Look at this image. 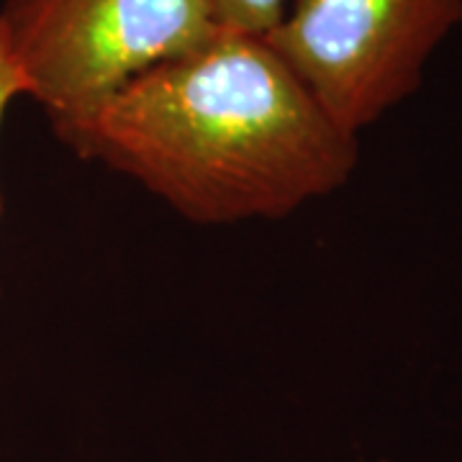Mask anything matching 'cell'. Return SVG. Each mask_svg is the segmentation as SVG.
Here are the masks:
<instances>
[{
  "mask_svg": "<svg viewBox=\"0 0 462 462\" xmlns=\"http://www.w3.org/2000/svg\"><path fill=\"white\" fill-rule=\"evenodd\" d=\"M462 0H288L263 33L316 103L360 136L413 96Z\"/></svg>",
  "mask_w": 462,
  "mask_h": 462,
  "instance_id": "cell-3",
  "label": "cell"
},
{
  "mask_svg": "<svg viewBox=\"0 0 462 462\" xmlns=\"http://www.w3.org/2000/svg\"><path fill=\"white\" fill-rule=\"evenodd\" d=\"M0 26L65 147L124 85L224 29L206 0H3Z\"/></svg>",
  "mask_w": 462,
  "mask_h": 462,
  "instance_id": "cell-2",
  "label": "cell"
},
{
  "mask_svg": "<svg viewBox=\"0 0 462 462\" xmlns=\"http://www.w3.org/2000/svg\"><path fill=\"white\" fill-rule=\"evenodd\" d=\"M288 0H206L218 26L234 32L267 33L285 11Z\"/></svg>",
  "mask_w": 462,
  "mask_h": 462,
  "instance_id": "cell-4",
  "label": "cell"
},
{
  "mask_svg": "<svg viewBox=\"0 0 462 462\" xmlns=\"http://www.w3.org/2000/svg\"><path fill=\"white\" fill-rule=\"evenodd\" d=\"M21 96H26V85L21 80V72H18L16 62L8 51L5 44V36H3V26H0V126H3V118L8 106Z\"/></svg>",
  "mask_w": 462,
  "mask_h": 462,
  "instance_id": "cell-5",
  "label": "cell"
},
{
  "mask_svg": "<svg viewBox=\"0 0 462 462\" xmlns=\"http://www.w3.org/2000/svg\"><path fill=\"white\" fill-rule=\"evenodd\" d=\"M193 224L282 218L342 188L360 142L263 33L221 29L126 83L69 144Z\"/></svg>",
  "mask_w": 462,
  "mask_h": 462,
  "instance_id": "cell-1",
  "label": "cell"
}]
</instances>
